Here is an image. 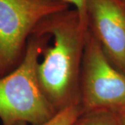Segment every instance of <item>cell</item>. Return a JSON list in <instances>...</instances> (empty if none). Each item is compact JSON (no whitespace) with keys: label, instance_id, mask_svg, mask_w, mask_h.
I'll return each mask as SVG.
<instances>
[{"label":"cell","instance_id":"4","mask_svg":"<svg viewBox=\"0 0 125 125\" xmlns=\"http://www.w3.org/2000/svg\"><path fill=\"white\" fill-rule=\"evenodd\" d=\"M80 105L83 113L125 109V74L109 61L89 29L81 70Z\"/></svg>","mask_w":125,"mask_h":125},{"label":"cell","instance_id":"6","mask_svg":"<svg viewBox=\"0 0 125 125\" xmlns=\"http://www.w3.org/2000/svg\"><path fill=\"white\" fill-rule=\"evenodd\" d=\"M72 125H120L115 113L108 111L83 113Z\"/></svg>","mask_w":125,"mask_h":125},{"label":"cell","instance_id":"1","mask_svg":"<svg viewBox=\"0 0 125 125\" xmlns=\"http://www.w3.org/2000/svg\"><path fill=\"white\" fill-rule=\"evenodd\" d=\"M33 32L49 36L37 69L47 99L56 112L80 104L81 70L88 28L72 8L47 16Z\"/></svg>","mask_w":125,"mask_h":125},{"label":"cell","instance_id":"3","mask_svg":"<svg viewBox=\"0 0 125 125\" xmlns=\"http://www.w3.org/2000/svg\"><path fill=\"white\" fill-rule=\"evenodd\" d=\"M68 9L61 0H0V77L22 61L29 38L38 24Z\"/></svg>","mask_w":125,"mask_h":125},{"label":"cell","instance_id":"10","mask_svg":"<svg viewBox=\"0 0 125 125\" xmlns=\"http://www.w3.org/2000/svg\"><path fill=\"white\" fill-rule=\"evenodd\" d=\"M122 1H125V0H122Z\"/></svg>","mask_w":125,"mask_h":125},{"label":"cell","instance_id":"7","mask_svg":"<svg viewBox=\"0 0 125 125\" xmlns=\"http://www.w3.org/2000/svg\"><path fill=\"white\" fill-rule=\"evenodd\" d=\"M82 113L80 104L72 105L59 111L52 118L38 125H72ZM16 125H29L21 122Z\"/></svg>","mask_w":125,"mask_h":125},{"label":"cell","instance_id":"5","mask_svg":"<svg viewBox=\"0 0 125 125\" xmlns=\"http://www.w3.org/2000/svg\"><path fill=\"white\" fill-rule=\"evenodd\" d=\"M87 21L109 61L125 74V1L87 0Z\"/></svg>","mask_w":125,"mask_h":125},{"label":"cell","instance_id":"9","mask_svg":"<svg viewBox=\"0 0 125 125\" xmlns=\"http://www.w3.org/2000/svg\"><path fill=\"white\" fill-rule=\"evenodd\" d=\"M115 113L116 114L117 117L119 120L120 125H125V109L115 112Z\"/></svg>","mask_w":125,"mask_h":125},{"label":"cell","instance_id":"8","mask_svg":"<svg viewBox=\"0 0 125 125\" xmlns=\"http://www.w3.org/2000/svg\"><path fill=\"white\" fill-rule=\"evenodd\" d=\"M69 6H72L80 16L81 21L85 27H88L87 21V0H61Z\"/></svg>","mask_w":125,"mask_h":125},{"label":"cell","instance_id":"2","mask_svg":"<svg viewBox=\"0 0 125 125\" xmlns=\"http://www.w3.org/2000/svg\"><path fill=\"white\" fill-rule=\"evenodd\" d=\"M49 36L33 32L16 68L0 77V120L2 125H38L57 113L41 88L38 64Z\"/></svg>","mask_w":125,"mask_h":125}]
</instances>
